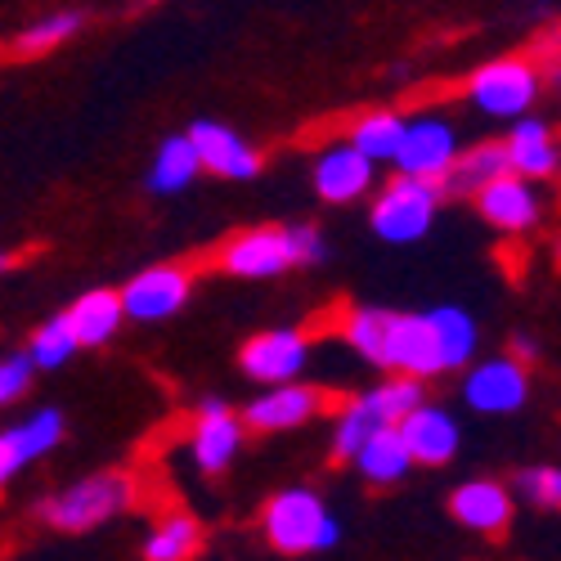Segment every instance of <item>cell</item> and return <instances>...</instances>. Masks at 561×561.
Wrapping results in <instances>:
<instances>
[{"mask_svg": "<svg viewBox=\"0 0 561 561\" xmlns=\"http://www.w3.org/2000/svg\"><path fill=\"white\" fill-rule=\"evenodd\" d=\"M454 158H458V135H454V126L440 113L404 117V135H400V149H396L400 175L440 184L449 175Z\"/></svg>", "mask_w": 561, "mask_h": 561, "instance_id": "obj_6", "label": "cell"}, {"mask_svg": "<svg viewBox=\"0 0 561 561\" xmlns=\"http://www.w3.org/2000/svg\"><path fill=\"white\" fill-rule=\"evenodd\" d=\"M503 158H507L512 175H522V180L535 184V180L557 171V139L539 117H522L503 139Z\"/></svg>", "mask_w": 561, "mask_h": 561, "instance_id": "obj_19", "label": "cell"}, {"mask_svg": "<svg viewBox=\"0 0 561 561\" xmlns=\"http://www.w3.org/2000/svg\"><path fill=\"white\" fill-rule=\"evenodd\" d=\"M261 530L265 539L274 543V552H288V557H301V552H329L342 543V526L329 512L314 490H278L265 512H261Z\"/></svg>", "mask_w": 561, "mask_h": 561, "instance_id": "obj_2", "label": "cell"}, {"mask_svg": "<svg viewBox=\"0 0 561 561\" xmlns=\"http://www.w3.org/2000/svg\"><path fill=\"white\" fill-rule=\"evenodd\" d=\"M467 100L485 117H526L539 100V68L530 59H494L472 72Z\"/></svg>", "mask_w": 561, "mask_h": 561, "instance_id": "obj_5", "label": "cell"}, {"mask_svg": "<svg viewBox=\"0 0 561 561\" xmlns=\"http://www.w3.org/2000/svg\"><path fill=\"white\" fill-rule=\"evenodd\" d=\"M351 462H355V472L368 485H396V481L409 477V467H413V458H409V449H404V440H400L396 427H387V432H378L373 440H364V449Z\"/></svg>", "mask_w": 561, "mask_h": 561, "instance_id": "obj_23", "label": "cell"}, {"mask_svg": "<svg viewBox=\"0 0 561 561\" xmlns=\"http://www.w3.org/2000/svg\"><path fill=\"white\" fill-rule=\"evenodd\" d=\"M323 396L319 387H301V382H284V387H270L265 396H256L243 413V427L252 432H293L301 423H310V417L323 409Z\"/></svg>", "mask_w": 561, "mask_h": 561, "instance_id": "obj_15", "label": "cell"}, {"mask_svg": "<svg viewBox=\"0 0 561 561\" xmlns=\"http://www.w3.org/2000/svg\"><path fill=\"white\" fill-rule=\"evenodd\" d=\"M64 314H68V329H72L77 346H104V342L122 329V319H126L117 293H108V288L81 293Z\"/></svg>", "mask_w": 561, "mask_h": 561, "instance_id": "obj_20", "label": "cell"}, {"mask_svg": "<svg viewBox=\"0 0 561 561\" xmlns=\"http://www.w3.org/2000/svg\"><path fill=\"white\" fill-rule=\"evenodd\" d=\"M499 175H507V158L503 145H477L454 158L449 175L440 180V194H462V198H477L485 184H494Z\"/></svg>", "mask_w": 561, "mask_h": 561, "instance_id": "obj_22", "label": "cell"}, {"mask_svg": "<svg viewBox=\"0 0 561 561\" xmlns=\"http://www.w3.org/2000/svg\"><path fill=\"white\" fill-rule=\"evenodd\" d=\"M220 270L233 278H274L293 270L288 248H284V229H248L239 239H229L220 248Z\"/></svg>", "mask_w": 561, "mask_h": 561, "instance_id": "obj_17", "label": "cell"}, {"mask_svg": "<svg viewBox=\"0 0 561 561\" xmlns=\"http://www.w3.org/2000/svg\"><path fill=\"white\" fill-rule=\"evenodd\" d=\"M243 449V417H233L225 400H207L190 432V458L203 477H220Z\"/></svg>", "mask_w": 561, "mask_h": 561, "instance_id": "obj_10", "label": "cell"}, {"mask_svg": "<svg viewBox=\"0 0 561 561\" xmlns=\"http://www.w3.org/2000/svg\"><path fill=\"white\" fill-rule=\"evenodd\" d=\"M239 364L252 382L284 387V382H297V373L310 364V342L301 329H270L239 351Z\"/></svg>", "mask_w": 561, "mask_h": 561, "instance_id": "obj_9", "label": "cell"}, {"mask_svg": "<svg viewBox=\"0 0 561 561\" xmlns=\"http://www.w3.org/2000/svg\"><path fill=\"white\" fill-rule=\"evenodd\" d=\"M552 252H557V261H561V239H557V248H552Z\"/></svg>", "mask_w": 561, "mask_h": 561, "instance_id": "obj_37", "label": "cell"}, {"mask_svg": "<svg viewBox=\"0 0 561 561\" xmlns=\"http://www.w3.org/2000/svg\"><path fill=\"white\" fill-rule=\"evenodd\" d=\"M284 248H288V261L293 265H323L329 261V243L314 225H288L284 229Z\"/></svg>", "mask_w": 561, "mask_h": 561, "instance_id": "obj_31", "label": "cell"}, {"mask_svg": "<svg viewBox=\"0 0 561 561\" xmlns=\"http://www.w3.org/2000/svg\"><path fill=\"white\" fill-rule=\"evenodd\" d=\"M203 175V162L190 145V135H167L158 153H153V167H149V194H180Z\"/></svg>", "mask_w": 561, "mask_h": 561, "instance_id": "obj_21", "label": "cell"}, {"mask_svg": "<svg viewBox=\"0 0 561 561\" xmlns=\"http://www.w3.org/2000/svg\"><path fill=\"white\" fill-rule=\"evenodd\" d=\"M378 432H387V423L378 417V409H373L364 396H355V400H346L342 409H337V423H333V458H355L359 449H364V440H373Z\"/></svg>", "mask_w": 561, "mask_h": 561, "instance_id": "obj_26", "label": "cell"}, {"mask_svg": "<svg viewBox=\"0 0 561 561\" xmlns=\"http://www.w3.org/2000/svg\"><path fill=\"white\" fill-rule=\"evenodd\" d=\"M364 400L378 409V417H382L387 427H400V417L423 404V382H413V378H387L378 387H368Z\"/></svg>", "mask_w": 561, "mask_h": 561, "instance_id": "obj_29", "label": "cell"}, {"mask_svg": "<svg viewBox=\"0 0 561 561\" xmlns=\"http://www.w3.org/2000/svg\"><path fill=\"white\" fill-rule=\"evenodd\" d=\"M552 175H561V145H557V171Z\"/></svg>", "mask_w": 561, "mask_h": 561, "instance_id": "obj_36", "label": "cell"}, {"mask_svg": "<svg viewBox=\"0 0 561 561\" xmlns=\"http://www.w3.org/2000/svg\"><path fill=\"white\" fill-rule=\"evenodd\" d=\"M530 396V373L522 359L512 355H494L481 364H467L462 378V400L477 413H517Z\"/></svg>", "mask_w": 561, "mask_h": 561, "instance_id": "obj_8", "label": "cell"}, {"mask_svg": "<svg viewBox=\"0 0 561 561\" xmlns=\"http://www.w3.org/2000/svg\"><path fill=\"white\" fill-rule=\"evenodd\" d=\"M400 135H404V117L391 113V108H378V113H364L351 135H346V145L359 149L373 167L378 162H396V149H400Z\"/></svg>", "mask_w": 561, "mask_h": 561, "instance_id": "obj_24", "label": "cell"}, {"mask_svg": "<svg viewBox=\"0 0 561 561\" xmlns=\"http://www.w3.org/2000/svg\"><path fill=\"white\" fill-rule=\"evenodd\" d=\"M449 512L458 517V526L477 530V535H503L512 522V494L499 481H462L449 494Z\"/></svg>", "mask_w": 561, "mask_h": 561, "instance_id": "obj_18", "label": "cell"}, {"mask_svg": "<svg viewBox=\"0 0 561 561\" xmlns=\"http://www.w3.org/2000/svg\"><path fill=\"white\" fill-rule=\"evenodd\" d=\"M135 503V481L126 472H95V477H81L72 481L68 490L41 499L36 517L55 530H68V535H81V530H95Z\"/></svg>", "mask_w": 561, "mask_h": 561, "instance_id": "obj_3", "label": "cell"}, {"mask_svg": "<svg viewBox=\"0 0 561 561\" xmlns=\"http://www.w3.org/2000/svg\"><path fill=\"white\" fill-rule=\"evenodd\" d=\"M190 145H194L203 171H211L220 180H256V171H261V153L248 145L239 130H229L225 122L198 117L190 126Z\"/></svg>", "mask_w": 561, "mask_h": 561, "instance_id": "obj_11", "label": "cell"}, {"mask_svg": "<svg viewBox=\"0 0 561 561\" xmlns=\"http://www.w3.org/2000/svg\"><path fill=\"white\" fill-rule=\"evenodd\" d=\"M81 346H77V337H72V329H68V314H55V319H45L41 329L32 333V342H27V359H32V368H59V364H68L72 355H77Z\"/></svg>", "mask_w": 561, "mask_h": 561, "instance_id": "obj_28", "label": "cell"}, {"mask_svg": "<svg viewBox=\"0 0 561 561\" xmlns=\"http://www.w3.org/2000/svg\"><path fill=\"white\" fill-rule=\"evenodd\" d=\"M203 543V530L190 512H171L162 526H153V535L145 539V561H190Z\"/></svg>", "mask_w": 561, "mask_h": 561, "instance_id": "obj_27", "label": "cell"}, {"mask_svg": "<svg viewBox=\"0 0 561 561\" xmlns=\"http://www.w3.org/2000/svg\"><path fill=\"white\" fill-rule=\"evenodd\" d=\"M477 319L462 306H436L400 314L387 310V333H382V355L378 368H391L396 378H436V373H458L477 359Z\"/></svg>", "mask_w": 561, "mask_h": 561, "instance_id": "obj_1", "label": "cell"}, {"mask_svg": "<svg viewBox=\"0 0 561 561\" xmlns=\"http://www.w3.org/2000/svg\"><path fill=\"white\" fill-rule=\"evenodd\" d=\"M477 207H481V216L494 225V229H503V233H530L535 225H539V194H535V184L530 180H522V175H499L494 184H485V190L477 194Z\"/></svg>", "mask_w": 561, "mask_h": 561, "instance_id": "obj_16", "label": "cell"}, {"mask_svg": "<svg viewBox=\"0 0 561 561\" xmlns=\"http://www.w3.org/2000/svg\"><path fill=\"white\" fill-rule=\"evenodd\" d=\"M81 23H85V14H77V10L45 14V19H36L32 27H23V32L10 41V55H19V59H41V55H50V50H59L64 41H72V36L81 32Z\"/></svg>", "mask_w": 561, "mask_h": 561, "instance_id": "obj_25", "label": "cell"}, {"mask_svg": "<svg viewBox=\"0 0 561 561\" xmlns=\"http://www.w3.org/2000/svg\"><path fill=\"white\" fill-rule=\"evenodd\" d=\"M382 333H387V310H378V306H355L342 323L346 346L355 355H364L368 364H378V355H382Z\"/></svg>", "mask_w": 561, "mask_h": 561, "instance_id": "obj_30", "label": "cell"}, {"mask_svg": "<svg viewBox=\"0 0 561 561\" xmlns=\"http://www.w3.org/2000/svg\"><path fill=\"white\" fill-rule=\"evenodd\" d=\"M440 184L432 180H413V175H396L387 190L373 198V211H368V225L378 233L382 243H417L423 233L432 229L436 211H440Z\"/></svg>", "mask_w": 561, "mask_h": 561, "instance_id": "obj_4", "label": "cell"}, {"mask_svg": "<svg viewBox=\"0 0 561 561\" xmlns=\"http://www.w3.org/2000/svg\"><path fill=\"white\" fill-rule=\"evenodd\" d=\"M535 355H539L535 337H526V333H522V337H517V346H512V359H535Z\"/></svg>", "mask_w": 561, "mask_h": 561, "instance_id": "obj_34", "label": "cell"}, {"mask_svg": "<svg viewBox=\"0 0 561 561\" xmlns=\"http://www.w3.org/2000/svg\"><path fill=\"white\" fill-rule=\"evenodd\" d=\"M64 413L59 409H36L32 417H23L19 427L0 432V490H5L27 462H36L41 454H50L64 440Z\"/></svg>", "mask_w": 561, "mask_h": 561, "instance_id": "obj_13", "label": "cell"}, {"mask_svg": "<svg viewBox=\"0 0 561 561\" xmlns=\"http://www.w3.org/2000/svg\"><path fill=\"white\" fill-rule=\"evenodd\" d=\"M400 440L409 449L413 462H423V467H445L454 454H458V440H462V427H458V417L440 404H417L413 413L400 417Z\"/></svg>", "mask_w": 561, "mask_h": 561, "instance_id": "obj_12", "label": "cell"}, {"mask_svg": "<svg viewBox=\"0 0 561 561\" xmlns=\"http://www.w3.org/2000/svg\"><path fill=\"white\" fill-rule=\"evenodd\" d=\"M517 490L539 507H561V467H526Z\"/></svg>", "mask_w": 561, "mask_h": 561, "instance_id": "obj_32", "label": "cell"}, {"mask_svg": "<svg viewBox=\"0 0 561 561\" xmlns=\"http://www.w3.org/2000/svg\"><path fill=\"white\" fill-rule=\"evenodd\" d=\"M14 265H19V256H14V252H0V274L14 270Z\"/></svg>", "mask_w": 561, "mask_h": 561, "instance_id": "obj_35", "label": "cell"}, {"mask_svg": "<svg viewBox=\"0 0 561 561\" xmlns=\"http://www.w3.org/2000/svg\"><path fill=\"white\" fill-rule=\"evenodd\" d=\"M27 387H32V359L23 351L19 355H0V409L14 404Z\"/></svg>", "mask_w": 561, "mask_h": 561, "instance_id": "obj_33", "label": "cell"}, {"mask_svg": "<svg viewBox=\"0 0 561 561\" xmlns=\"http://www.w3.org/2000/svg\"><path fill=\"white\" fill-rule=\"evenodd\" d=\"M190 288L194 278L184 265H149L117 293V301H122V314L135 323H162L180 314V306L190 301Z\"/></svg>", "mask_w": 561, "mask_h": 561, "instance_id": "obj_7", "label": "cell"}, {"mask_svg": "<svg viewBox=\"0 0 561 561\" xmlns=\"http://www.w3.org/2000/svg\"><path fill=\"white\" fill-rule=\"evenodd\" d=\"M373 175H378V167L342 139V145H329L314 158V175L310 180H314V194L323 203H355V198H364L373 190Z\"/></svg>", "mask_w": 561, "mask_h": 561, "instance_id": "obj_14", "label": "cell"}]
</instances>
